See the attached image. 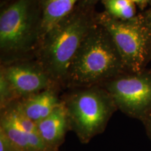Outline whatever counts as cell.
Returning a JSON list of instances; mask_svg holds the SVG:
<instances>
[{"mask_svg":"<svg viewBox=\"0 0 151 151\" xmlns=\"http://www.w3.org/2000/svg\"><path fill=\"white\" fill-rule=\"evenodd\" d=\"M0 131L14 143L18 151H52L41 138L37 124L20 109L18 100L0 109Z\"/></svg>","mask_w":151,"mask_h":151,"instance_id":"obj_8","label":"cell"},{"mask_svg":"<svg viewBox=\"0 0 151 151\" xmlns=\"http://www.w3.org/2000/svg\"><path fill=\"white\" fill-rule=\"evenodd\" d=\"M61 100L67 111L70 130L83 144L103 133L118 110L111 94L99 85L69 89L61 96Z\"/></svg>","mask_w":151,"mask_h":151,"instance_id":"obj_4","label":"cell"},{"mask_svg":"<svg viewBox=\"0 0 151 151\" xmlns=\"http://www.w3.org/2000/svg\"><path fill=\"white\" fill-rule=\"evenodd\" d=\"M58 87H52L18 100L20 109L36 124L46 118L62 102Z\"/></svg>","mask_w":151,"mask_h":151,"instance_id":"obj_10","label":"cell"},{"mask_svg":"<svg viewBox=\"0 0 151 151\" xmlns=\"http://www.w3.org/2000/svg\"><path fill=\"white\" fill-rule=\"evenodd\" d=\"M0 151H18L14 143L1 131H0Z\"/></svg>","mask_w":151,"mask_h":151,"instance_id":"obj_14","label":"cell"},{"mask_svg":"<svg viewBox=\"0 0 151 151\" xmlns=\"http://www.w3.org/2000/svg\"><path fill=\"white\" fill-rule=\"evenodd\" d=\"M39 135L46 146L52 151H58L70 130L66 109L62 102L48 117L37 123Z\"/></svg>","mask_w":151,"mask_h":151,"instance_id":"obj_9","label":"cell"},{"mask_svg":"<svg viewBox=\"0 0 151 151\" xmlns=\"http://www.w3.org/2000/svg\"><path fill=\"white\" fill-rule=\"evenodd\" d=\"M0 75L8 82L17 100L52 87L60 88L36 59L1 65Z\"/></svg>","mask_w":151,"mask_h":151,"instance_id":"obj_7","label":"cell"},{"mask_svg":"<svg viewBox=\"0 0 151 151\" xmlns=\"http://www.w3.org/2000/svg\"><path fill=\"white\" fill-rule=\"evenodd\" d=\"M102 1V0H83V1L86 4L90 6H94L98 1Z\"/></svg>","mask_w":151,"mask_h":151,"instance_id":"obj_17","label":"cell"},{"mask_svg":"<svg viewBox=\"0 0 151 151\" xmlns=\"http://www.w3.org/2000/svg\"><path fill=\"white\" fill-rule=\"evenodd\" d=\"M135 4L139 5L141 7H144L150 0H130Z\"/></svg>","mask_w":151,"mask_h":151,"instance_id":"obj_16","label":"cell"},{"mask_svg":"<svg viewBox=\"0 0 151 151\" xmlns=\"http://www.w3.org/2000/svg\"><path fill=\"white\" fill-rule=\"evenodd\" d=\"M125 72L112 37L97 22L85 38L68 69L64 89L100 86Z\"/></svg>","mask_w":151,"mask_h":151,"instance_id":"obj_2","label":"cell"},{"mask_svg":"<svg viewBox=\"0 0 151 151\" xmlns=\"http://www.w3.org/2000/svg\"><path fill=\"white\" fill-rule=\"evenodd\" d=\"M143 16H144L145 19L146 20L147 22L149 24V25L151 27V9L147 11L146 12V14H145V15Z\"/></svg>","mask_w":151,"mask_h":151,"instance_id":"obj_18","label":"cell"},{"mask_svg":"<svg viewBox=\"0 0 151 151\" xmlns=\"http://www.w3.org/2000/svg\"><path fill=\"white\" fill-rule=\"evenodd\" d=\"M100 86L127 116L143 122L151 113V71L125 72Z\"/></svg>","mask_w":151,"mask_h":151,"instance_id":"obj_6","label":"cell"},{"mask_svg":"<svg viewBox=\"0 0 151 151\" xmlns=\"http://www.w3.org/2000/svg\"><path fill=\"white\" fill-rule=\"evenodd\" d=\"M104 11L113 18L120 20H130L136 15V6L130 0H102Z\"/></svg>","mask_w":151,"mask_h":151,"instance_id":"obj_12","label":"cell"},{"mask_svg":"<svg viewBox=\"0 0 151 151\" xmlns=\"http://www.w3.org/2000/svg\"><path fill=\"white\" fill-rule=\"evenodd\" d=\"M143 122L144 124L145 127H146L147 134L151 140V113L143 120Z\"/></svg>","mask_w":151,"mask_h":151,"instance_id":"obj_15","label":"cell"},{"mask_svg":"<svg viewBox=\"0 0 151 151\" xmlns=\"http://www.w3.org/2000/svg\"><path fill=\"white\" fill-rule=\"evenodd\" d=\"M81 0H39L42 14L41 38L72 11Z\"/></svg>","mask_w":151,"mask_h":151,"instance_id":"obj_11","label":"cell"},{"mask_svg":"<svg viewBox=\"0 0 151 151\" xmlns=\"http://www.w3.org/2000/svg\"><path fill=\"white\" fill-rule=\"evenodd\" d=\"M94 6L79 1L74 9L41 39L35 59L61 89L79 48L97 22Z\"/></svg>","mask_w":151,"mask_h":151,"instance_id":"obj_1","label":"cell"},{"mask_svg":"<svg viewBox=\"0 0 151 151\" xmlns=\"http://www.w3.org/2000/svg\"><path fill=\"white\" fill-rule=\"evenodd\" d=\"M39 0H7L0 13L1 65L35 59L41 38Z\"/></svg>","mask_w":151,"mask_h":151,"instance_id":"obj_3","label":"cell"},{"mask_svg":"<svg viewBox=\"0 0 151 151\" xmlns=\"http://www.w3.org/2000/svg\"><path fill=\"white\" fill-rule=\"evenodd\" d=\"M96 20L110 34L127 73L144 71L151 59V27L143 16L130 20L113 18L106 11L96 14Z\"/></svg>","mask_w":151,"mask_h":151,"instance_id":"obj_5","label":"cell"},{"mask_svg":"<svg viewBox=\"0 0 151 151\" xmlns=\"http://www.w3.org/2000/svg\"><path fill=\"white\" fill-rule=\"evenodd\" d=\"M15 101H17V99L8 82L0 75V109Z\"/></svg>","mask_w":151,"mask_h":151,"instance_id":"obj_13","label":"cell"}]
</instances>
